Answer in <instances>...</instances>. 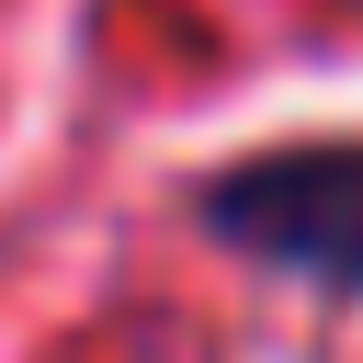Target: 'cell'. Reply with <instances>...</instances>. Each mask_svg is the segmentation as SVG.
I'll list each match as a JSON object with an SVG mask.
<instances>
[{
  "label": "cell",
  "instance_id": "1",
  "mask_svg": "<svg viewBox=\"0 0 363 363\" xmlns=\"http://www.w3.org/2000/svg\"><path fill=\"white\" fill-rule=\"evenodd\" d=\"M193 227L261 272L363 295V136H306V147H261V159L204 170Z\"/></svg>",
  "mask_w": 363,
  "mask_h": 363
}]
</instances>
